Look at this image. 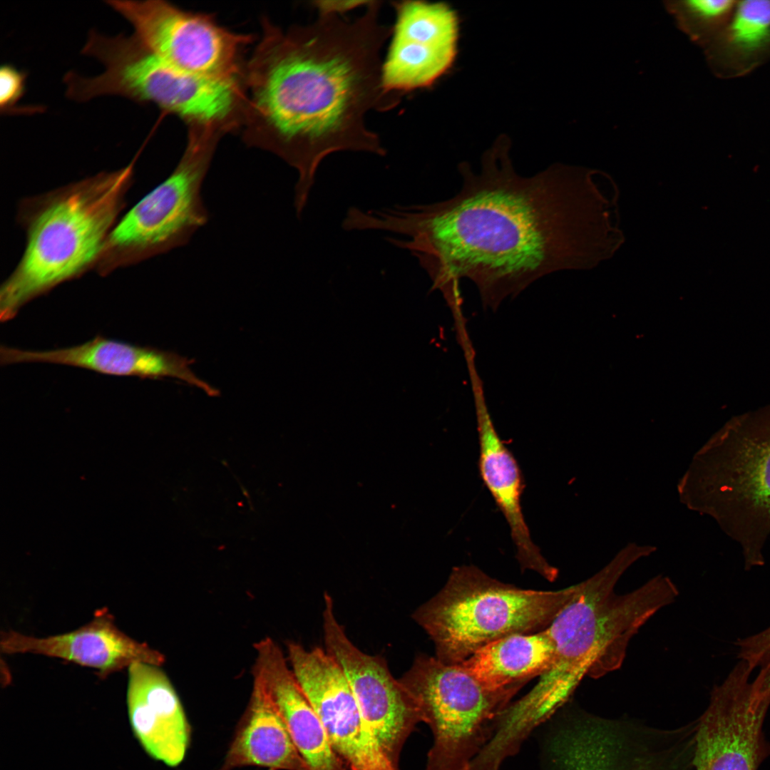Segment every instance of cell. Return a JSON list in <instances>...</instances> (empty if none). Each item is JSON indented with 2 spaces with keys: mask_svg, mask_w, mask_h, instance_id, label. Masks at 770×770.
Masks as SVG:
<instances>
[{
  "mask_svg": "<svg viewBox=\"0 0 770 770\" xmlns=\"http://www.w3.org/2000/svg\"><path fill=\"white\" fill-rule=\"evenodd\" d=\"M509 148L499 139L479 172L461 163V188L452 197L378 214V230L407 237L387 240L417 258L451 308L461 304L462 279L496 311L547 274L598 267L625 242L620 190L609 173L557 163L523 176Z\"/></svg>",
  "mask_w": 770,
  "mask_h": 770,
  "instance_id": "1",
  "label": "cell"
},
{
  "mask_svg": "<svg viewBox=\"0 0 770 770\" xmlns=\"http://www.w3.org/2000/svg\"><path fill=\"white\" fill-rule=\"evenodd\" d=\"M381 4L370 1L354 19L319 14L314 22L286 35L272 29L251 64L254 108L268 128L253 145L297 171L298 217L327 155L386 153L379 135L365 124L368 112L389 111L402 96L382 85L381 50L392 28L380 21Z\"/></svg>",
  "mask_w": 770,
  "mask_h": 770,
  "instance_id": "2",
  "label": "cell"
},
{
  "mask_svg": "<svg viewBox=\"0 0 770 770\" xmlns=\"http://www.w3.org/2000/svg\"><path fill=\"white\" fill-rule=\"evenodd\" d=\"M650 545L629 543L588 579L546 627L553 657L536 684L510 704L507 715L523 734H531L570 699L585 677L600 678L619 669L628 645L641 627L672 603L678 590L659 575L635 590L617 594L615 587L635 563L652 553Z\"/></svg>",
  "mask_w": 770,
  "mask_h": 770,
  "instance_id": "3",
  "label": "cell"
},
{
  "mask_svg": "<svg viewBox=\"0 0 770 770\" xmlns=\"http://www.w3.org/2000/svg\"><path fill=\"white\" fill-rule=\"evenodd\" d=\"M679 500L712 518L741 548L746 569L763 565L770 535V404L728 420L695 453Z\"/></svg>",
  "mask_w": 770,
  "mask_h": 770,
  "instance_id": "4",
  "label": "cell"
},
{
  "mask_svg": "<svg viewBox=\"0 0 770 770\" xmlns=\"http://www.w3.org/2000/svg\"><path fill=\"white\" fill-rule=\"evenodd\" d=\"M133 165L76 184L33 217L23 257L2 284L0 319L82 272L98 256L119 211Z\"/></svg>",
  "mask_w": 770,
  "mask_h": 770,
  "instance_id": "5",
  "label": "cell"
},
{
  "mask_svg": "<svg viewBox=\"0 0 770 770\" xmlns=\"http://www.w3.org/2000/svg\"><path fill=\"white\" fill-rule=\"evenodd\" d=\"M581 582L554 591L504 583L473 565L452 569L444 587L412 617L432 640L436 657L458 664L503 637L546 628L577 595Z\"/></svg>",
  "mask_w": 770,
  "mask_h": 770,
  "instance_id": "6",
  "label": "cell"
},
{
  "mask_svg": "<svg viewBox=\"0 0 770 770\" xmlns=\"http://www.w3.org/2000/svg\"><path fill=\"white\" fill-rule=\"evenodd\" d=\"M399 681L433 734L426 770H467L523 686L492 689L460 664L422 654Z\"/></svg>",
  "mask_w": 770,
  "mask_h": 770,
  "instance_id": "7",
  "label": "cell"
},
{
  "mask_svg": "<svg viewBox=\"0 0 770 770\" xmlns=\"http://www.w3.org/2000/svg\"><path fill=\"white\" fill-rule=\"evenodd\" d=\"M697 724L662 729L575 712L548 743L551 770H691Z\"/></svg>",
  "mask_w": 770,
  "mask_h": 770,
  "instance_id": "8",
  "label": "cell"
},
{
  "mask_svg": "<svg viewBox=\"0 0 770 770\" xmlns=\"http://www.w3.org/2000/svg\"><path fill=\"white\" fill-rule=\"evenodd\" d=\"M102 73L93 79L101 96L115 95L160 108L197 123L224 120L236 101L235 79L208 76L175 66L148 49L135 35L121 34L103 46Z\"/></svg>",
  "mask_w": 770,
  "mask_h": 770,
  "instance_id": "9",
  "label": "cell"
},
{
  "mask_svg": "<svg viewBox=\"0 0 770 770\" xmlns=\"http://www.w3.org/2000/svg\"><path fill=\"white\" fill-rule=\"evenodd\" d=\"M215 144L211 133H193L170 175L111 232L110 247L143 258L187 245L209 219L202 188Z\"/></svg>",
  "mask_w": 770,
  "mask_h": 770,
  "instance_id": "10",
  "label": "cell"
},
{
  "mask_svg": "<svg viewBox=\"0 0 770 770\" xmlns=\"http://www.w3.org/2000/svg\"><path fill=\"white\" fill-rule=\"evenodd\" d=\"M751 672L741 660L712 689L707 709L697 719L695 770H757L770 755L762 731L770 695L757 689Z\"/></svg>",
  "mask_w": 770,
  "mask_h": 770,
  "instance_id": "11",
  "label": "cell"
},
{
  "mask_svg": "<svg viewBox=\"0 0 770 770\" xmlns=\"http://www.w3.org/2000/svg\"><path fill=\"white\" fill-rule=\"evenodd\" d=\"M106 3L131 24L134 34L148 49L168 63L201 75L235 79L244 39L210 18L163 1Z\"/></svg>",
  "mask_w": 770,
  "mask_h": 770,
  "instance_id": "12",
  "label": "cell"
},
{
  "mask_svg": "<svg viewBox=\"0 0 770 770\" xmlns=\"http://www.w3.org/2000/svg\"><path fill=\"white\" fill-rule=\"evenodd\" d=\"M324 599L325 650L342 667L362 717L384 753L399 768L406 739L423 722L421 712L399 679L392 676L386 660L363 652L351 642L335 616L332 596L325 593Z\"/></svg>",
  "mask_w": 770,
  "mask_h": 770,
  "instance_id": "13",
  "label": "cell"
},
{
  "mask_svg": "<svg viewBox=\"0 0 770 770\" xmlns=\"http://www.w3.org/2000/svg\"><path fill=\"white\" fill-rule=\"evenodd\" d=\"M289 665L323 724L333 749L351 770H399L364 720L347 679L326 650L287 645Z\"/></svg>",
  "mask_w": 770,
  "mask_h": 770,
  "instance_id": "14",
  "label": "cell"
},
{
  "mask_svg": "<svg viewBox=\"0 0 770 770\" xmlns=\"http://www.w3.org/2000/svg\"><path fill=\"white\" fill-rule=\"evenodd\" d=\"M396 11L391 39L382 62L384 89L404 95L433 85L451 68L457 53L458 21L442 2H391Z\"/></svg>",
  "mask_w": 770,
  "mask_h": 770,
  "instance_id": "15",
  "label": "cell"
},
{
  "mask_svg": "<svg viewBox=\"0 0 770 770\" xmlns=\"http://www.w3.org/2000/svg\"><path fill=\"white\" fill-rule=\"evenodd\" d=\"M50 363L88 369L97 373L140 379L173 378L196 386L210 396L220 391L190 369L194 360L173 351L143 346L97 335L79 345L50 350L0 349L2 366L19 363Z\"/></svg>",
  "mask_w": 770,
  "mask_h": 770,
  "instance_id": "16",
  "label": "cell"
},
{
  "mask_svg": "<svg viewBox=\"0 0 770 770\" xmlns=\"http://www.w3.org/2000/svg\"><path fill=\"white\" fill-rule=\"evenodd\" d=\"M0 649L5 654L32 653L61 659L93 669L101 678L128 668L135 662L160 666L164 655L148 644L123 632L106 609L68 632L37 637L14 630L1 634Z\"/></svg>",
  "mask_w": 770,
  "mask_h": 770,
  "instance_id": "17",
  "label": "cell"
},
{
  "mask_svg": "<svg viewBox=\"0 0 770 770\" xmlns=\"http://www.w3.org/2000/svg\"><path fill=\"white\" fill-rule=\"evenodd\" d=\"M159 667L135 662L128 668V716L145 751L174 767L185 758L190 727L173 685Z\"/></svg>",
  "mask_w": 770,
  "mask_h": 770,
  "instance_id": "18",
  "label": "cell"
},
{
  "mask_svg": "<svg viewBox=\"0 0 770 770\" xmlns=\"http://www.w3.org/2000/svg\"><path fill=\"white\" fill-rule=\"evenodd\" d=\"M476 410L481 478L503 514L523 569L536 571L550 581L558 570L533 543L521 506L524 479L515 456L498 436L486 405L481 382L472 384Z\"/></svg>",
  "mask_w": 770,
  "mask_h": 770,
  "instance_id": "19",
  "label": "cell"
},
{
  "mask_svg": "<svg viewBox=\"0 0 770 770\" xmlns=\"http://www.w3.org/2000/svg\"><path fill=\"white\" fill-rule=\"evenodd\" d=\"M255 647L253 674L265 684L309 769L351 770L333 749L279 646L267 637Z\"/></svg>",
  "mask_w": 770,
  "mask_h": 770,
  "instance_id": "20",
  "label": "cell"
},
{
  "mask_svg": "<svg viewBox=\"0 0 770 770\" xmlns=\"http://www.w3.org/2000/svg\"><path fill=\"white\" fill-rule=\"evenodd\" d=\"M253 675L249 704L220 770L245 766L309 770L265 684Z\"/></svg>",
  "mask_w": 770,
  "mask_h": 770,
  "instance_id": "21",
  "label": "cell"
},
{
  "mask_svg": "<svg viewBox=\"0 0 770 770\" xmlns=\"http://www.w3.org/2000/svg\"><path fill=\"white\" fill-rule=\"evenodd\" d=\"M708 66L719 78L749 75L770 63V0L737 1L731 19L704 48Z\"/></svg>",
  "mask_w": 770,
  "mask_h": 770,
  "instance_id": "22",
  "label": "cell"
},
{
  "mask_svg": "<svg viewBox=\"0 0 770 770\" xmlns=\"http://www.w3.org/2000/svg\"><path fill=\"white\" fill-rule=\"evenodd\" d=\"M553 644L546 628L509 635L480 648L460 664L484 686L502 689L524 685L550 666Z\"/></svg>",
  "mask_w": 770,
  "mask_h": 770,
  "instance_id": "23",
  "label": "cell"
},
{
  "mask_svg": "<svg viewBox=\"0 0 770 770\" xmlns=\"http://www.w3.org/2000/svg\"><path fill=\"white\" fill-rule=\"evenodd\" d=\"M736 0H688L667 2L679 27L703 48L725 27Z\"/></svg>",
  "mask_w": 770,
  "mask_h": 770,
  "instance_id": "24",
  "label": "cell"
},
{
  "mask_svg": "<svg viewBox=\"0 0 770 770\" xmlns=\"http://www.w3.org/2000/svg\"><path fill=\"white\" fill-rule=\"evenodd\" d=\"M738 657L753 672L759 669L753 681L762 692L770 694V627L748 637L738 640Z\"/></svg>",
  "mask_w": 770,
  "mask_h": 770,
  "instance_id": "25",
  "label": "cell"
},
{
  "mask_svg": "<svg viewBox=\"0 0 770 770\" xmlns=\"http://www.w3.org/2000/svg\"><path fill=\"white\" fill-rule=\"evenodd\" d=\"M26 75L9 64L0 69V106L1 113L17 112L16 103L25 93Z\"/></svg>",
  "mask_w": 770,
  "mask_h": 770,
  "instance_id": "26",
  "label": "cell"
},
{
  "mask_svg": "<svg viewBox=\"0 0 770 770\" xmlns=\"http://www.w3.org/2000/svg\"><path fill=\"white\" fill-rule=\"evenodd\" d=\"M369 1H313V6L317 9L318 14H333L344 15L351 10L365 6Z\"/></svg>",
  "mask_w": 770,
  "mask_h": 770,
  "instance_id": "27",
  "label": "cell"
}]
</instances>
